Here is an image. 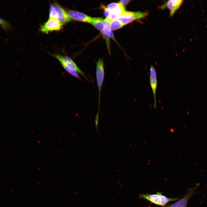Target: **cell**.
Here are the masks:
<instances>
[{
    "label": "cell",
    "instance_id": "obj_1",
    "mask_svg": "<svg viewBox=\"0 0 207 207\" xmlns=\"http://www.w3.org/2000/svg\"><path fill=\"white\" fill-rule=\"evenodd\" d=\"M49 12V18L56 19L62 25L72 20L66 10L57 2L55 1L50 3Z\"/></svg>",
    "mask_w": 207,
    "mask_h": 207
},
{
    "label": "cell",
    "instance_id": "obj_2",
    "mask_svg": "<svg viewBox=\"0 0 207 207\" xmlns=\"http://www.w3.org/2000/svg\"><path fill=\"white\" fill-rule=\"evenodd\" d=\"M141 198L149 201L154 204L163 206L170 202L178 200V198H169L158 192L154 194H141L139 195Z\"/></svg>",
    "mask_w": 207,
    "mask_h": 207
},
{
    "label": "cell",
    "instance_id": "obj_3",
    "mask_svg": "<svg viewBox=\"0 0 207 207\" xmlns=\"http://www.w3.org/2000/svg\"><path fill=\"white\" fill-rule=\"evenodd\" d=\"M49 53L57 59L60 62L62 66H65L70 69L76 71L85 77L88 82H89L88 78L85 75V73L79 68L70 57L67 56L63 55L59 53Z\"/></svg>",
    "mask_w": 207,
    "mask_h": 207
},
{
    "label": "cell",
    "instance_id": "obj_4",
    "mask_svg": "<svg viewBox=\"0 0 207 207\" xmlns=\"http://www.w3.org/2000/svg\"><path fill=\"white\" fill-rule=\"evenodd\" d=\"M148 12L125 11L118 20L124 25L136 20L144 18L148 14Z\"/></svg>",
    "mask_w": 207,
    "mask_h": 207
},
{
    "label": "cell",
    "instance_id": "obj_5",
    "mask_svg": "<svg viewBox=\"0 0 207 207\" xmlns=\"http://www.w3.org/2000/svg\"><path fill=\"white\" fill-rule=\"evenodd\" d=\"M96 76L99 91L98 109L97 113H99L101 91L104 77V70L103 60L99 58L96 64Z\"/></svg>",
    "mask_w": 207,
    "mask_h": 207
},
{
    "label": "cell",
    "instance_id": "obj_6",
    "mask_svg": "<svg viewBox=\"0 0 207 207\" xmlns=\"http://www.w3.org/2000/svg\"><path fill=\"white\" fill-rule=\"evenodd\" d=\"M62 26L56 19L49 18L45 22L40 26L39 30L43 33L48 34L50 32L60 30L63 28Z\"/></svg>",
    "mask_w": 207,
    "mask_h": 207
},
{
    "label": "cell",
    "instance_id": "obj_7",
    "mask_svg": "<svg viewBox=\"0 0 207 207\" xmlns=\"http://www.w3.org/2000/svg\"><path fill=\"white\" fill-rule=\"evenodd\" d=\"M199 183H196L187 191L185 195L182 198L179 199L177 202L167 207H186L189 199L195 194V191L199 187Z\"/></svg>",
    "mask_w": 207,
    "mask_h": 207
},
{
    "label": "cell",
    "instance_id": "obj_8",
    "mask_svg": "<svg viewBox=\"0 0 207 207\" xmlns=\"http://www.w3.org/2000/svg\"><path fill=\"white\" fill-rule=\"evenodd\" d=\"M150 83L154 99V106L156 108V92L158 81L157 73L155 68L151 65L150 68Z\"/></svg>",
    "mask_w": 207,
    "mask_h": 207
},
{
    "label": "cell",
    "instance_id": "obj_9",
    "mask_svg": "<svg viewBox=\"0 0 207 207\" xmlns=\"http://www.w3.org/2000/svg\"><path fill=\"white\" fill-rule=\"evenodd\" d=\"M71 19L74 20L91 23L92 18L81 12L73 10H66Z\"/></svg>",
    "mask_w": 207,
    "mask_h": 207
},
{
    "label": "cell",
    "instance_id": "obj_10",
    "mask_svg": "<svg viewBox=\"0 0 207 207\" xmlns=\"http://www.w3.org/2000/svg\"><path fill=\"white\" fill-rule=\"evenodd\" d=\"M183 1L182 0H170L162 5L160 8L164 9L167 7L170 11V17L172 16L181 6Z\"/></svg>",
    "mask_w": 207,
    "mask_h": 207
},
{
    "label": "cell",
    "instance_id": "obj_11",
    "mask_svg": "<svg viewBox=\"0 0 207 207\" xmlns=\"http://www.w3.org/2000/svg\"><path fill=\"white\" fill-rule=\"evenodd\" d=\"M112 20L108 18L104 20V27L103 34V37L106 41L107 46L109 53L110 51V34L111 31L110 29V23Z\"/></svg>",
    "mask_w": 207,
    "mask_h": 207
},
{
    "label": "cell",
    "instance_id": "obj_12",
    "mask_svg": "<svg viewBox=\"0 0 207 207\" xmlns=\"http://www.w3.org/2000/svg\"><path fill=\"white\" fill-rule=\"evenodd\" d=\"M125 11V8L121 5L110 11V14L108 18L111 20L118 19L120 16Z\"/></svg>",
    "mask_w": 207,
    "mask_h": 207
},
{
    "label": "cell",
    "instance_id": "obj_13",
    "mask_svg": "<svg viewBox=\"0 0 207 207\" xmlns=\"http://www.w3.org/2000/svg\"><path fill=\"white\" fill-rule=\"evenodd\" d=\"M91 23L102 33L104 27V20L100 17L92 18Z\"/></svg>",
    "mask_w": 207,
    "mask_h": 207
},
{
    "label": "cell",
    "instance_id": "obj_14",
    "mask_svg": "<svg viewBox=\"0 0 207 207\" xmlns=\"http://www.w3.org/2000/svg\"><path fill=\"white\" fill-rule=\"evenodd\" d=\"M124 25L118 19L112 20L110 23L111 31L116 30L122 27Z\"/></svg>",
    "mask_w": 207,
    "mask_h": 207
},
{
    "label": "cell",
    "instance_id": "obj_15",
    "mask_svg": "<svg viewBox=\"0 0 207 207\" xmlns=\"http://www.w3.org/2000/svg\"><path fill=\"white\" fill-rule=\"evenodd\" d=\"M62 67L65 70L70 74L80 80H83L79 76V74L75 70L70 69L65 66H62Z\"/></svg>",
    "mask_w": 207,
    "mask_h": 207
},
{
    "label": "cell",
    "instance_id": "obj_16",
    "mask_svg": "<svg viewBox=\"0 0 207 207\" xmlns=\"http://www.w3.org/2000/svg\"><path fill=\"white\" fill-rule=\"evenodd\" d=\"M120 5L119 2L118 3H113L108 4L107 5V7L110 11L115 8L119 7Z\"/></svg>",
    "mask_w": 207,
    "mask_h": 207
},
{
    "label": "cell",
    "instance_id": "obj_17",
    "mask_svg": "<svg viewBox=\"0 0 207 207\" xmlns=\"http://www.w3.org/2000/svg\"><path fill=\"white\" fill-rule=\"evenodd\" d=\"M0 25L5 29H7L9 27V24L6 21L0 18Z\"/></svg>",
    "mask_w": 207,
    "mask_h": 207
},
{
    "label": "cell",
    "instance_id": "obj_18",
    "mask_svg": "<svg viewBox=\"0 0 207 207\" xmlns=\"http://www.w3.org/2000/svg\"><path fill=\"white\" fill-rule=\"evenodd\" d=\"M101 7L103 10V13L104 16L106 18H108L110 14V11L108 9L107 7H106L103 5H101Z\"/></svg>",
    "mask_w": 207,
    "mask_h": 207
},
{
    "label": "cell",
    "instance_id": "obj_19",
    "mask_svg": "<svg viewBox=\"0 0 207 207\" xmlns=\"http://www.w3.org/2000/svg\"><path fill=\"white\" fill-rule=\"evenodd\" d=\"M130 1V0H121L119 1V3L122 7L125 8V6Z\"/></svg>",
    "mask_w": 207,
    "mask_h": 207
}]
</instances>
